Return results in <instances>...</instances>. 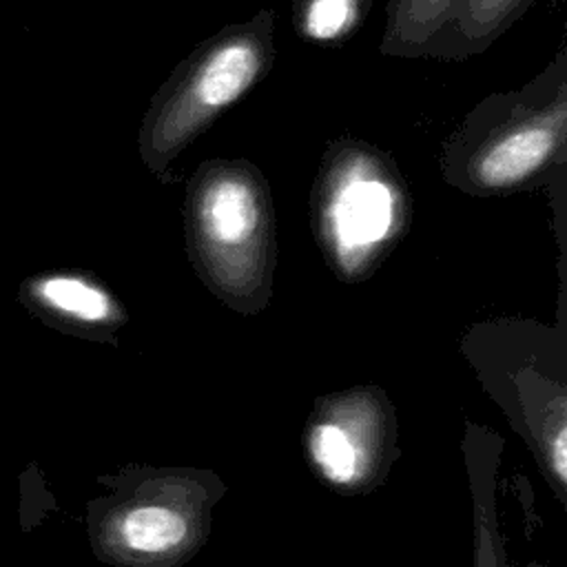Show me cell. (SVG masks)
Instances as JSON below:
<instances>
[{"instance_id": "cell-1", "label": "cell", "mask_w": 567, "mask_h": 567, "mask_svg": "<svg viewBox=\"0 0 567 567\" xmlns=\"http://www.w3.org/2000/svg\"><path fill=\"white\" fill-rule=\"evenodd\" d=\"M441 175L472 197L547 186L567 166V51L527 84L485 95L441 144Z\"/></svg>"}, {"instance_id": "cell-2", "label": "cell", "mask_w": 567, "mask_h": 567, "mask_svg": "<svg viewBox=\"0 0 567 567\" xmlns=\"http://www.w3.org/2000/svg\"><path fill=\"white\" fill-rule=\"evenodd\" d=\"M184 230L190 264L213 295L241 315L268 306L277 264L275 206L257 164L204 159L186 182Z\"/></svg>"}, {"instance_id": "cell-3", "label": "cell", "mask_w": 567, "mask_h": 567, "mask_svg": "<svg viewBox=\"0 0 567 567\" xmlns=\"http://www.w3.org/2000/svg\"><path fill=\"white\" fill-rule=\"evenodd\" d=\"M458 350L525 441L558 501L567 489V330L536 319L472 323Z\"/></svg>"}, {"instance_id": "cell-4", "label": "cell", "mask_w": 567, "mask_h": 567, "mask_svg": "<svg viewBox=\"0 0 567 567\" xmlns=\"http://www.w3.org/2000/svg\"><path fill=\"white\" fill-rule=\"evenodd\" d=\"M275 64V11L261 7L244 22L202 40L159 84L142 117L137 153L162 184L173 162L226 111L261 84Z\"/></svg>"}, {"instance_id": "cell-5", "label": "cell", "mask_w": 567, "mask_h": 567, "mask_svg": "<svg viewBox=\"0 0 567 567\" xmlns=\"http://www.w3.org/2000/svg\"><path fill=\"white\" fill-rule=\"evenodd\" d=\"M410 219V188L390 153L350 135L326 146L310 190V224L339 279L370 277L403 239Z\"/></svg>"}, {"instance_id": "cell-6", "label": "cell", "mask_w": 567, "mask_h": 567, "mask_svg": "<svg viewBox=\"0 0 567 567\" xmlns=\"http://www.w3.org/2000/svg\"><path fill=\"white\" fill-rule=\"evenodd\" d=\"M224 494L213 470L135 467L100 518V543L124 567H184L208 540Z\"/></svg>"}, {"instance_id": "cell-7", "label": "cell", "mask_w": 567, "mask_h": 567, "mask_svg": "<svg viewBox=\"0 0 567 567\" xmlns=\"http://www.w3.org/2000/svg\"><path fill=\"white\" fill-rule=\"evenodd\" d=\"M312 472L334 492L368 494L390 474L396 447V410L377 385L319 396L303 430Z\"/></svg>"}, {"instance_id": "cell-8", "label": "cell", "mask_w": 567, "mask_h": 567, "mask_svg": "<svg viewBox=\"0 0 567 567\" xmlns=\"http://www.w3.org/2000/svg\"><path fill=\"white\" fill-rule=\"evenodd\" d=\"M461 447L472 494V567H503L505 554L496 514V481L503 454V439L487 425L465 421Z\"/></svg>"}, {"instance_id": "cell-9", "label": "cell", "mask_w": 567, "mask_h": 567, "mask_svg": "<svg viewBox=\"0 0 567 567\" xmlns=\"http://www.w3.org/2000/svg\"><path fill=\"white\" fill-rule=\"evenodd\" d=\"M536 0H456L450 20L427 49L425 58L456 62L483 53Z\"/></svg>"}, {"instance_id": "cell-10", "label": "cell", "mask_w": 567, "mask_h": 567, "mask_svg": "<svg viewBox=\"0 0 567 567\" xmlns=\"http://www.w3.org/2000/svg\"><path fill=\"white\" fill-rule=\"evenodd\" d=\"M456 0H388L379 51L388 58H425Z\"/></svg>"}, {"instance_id": "cell-11", "label": "cell", "mask_w": 567, "mask_h": 567, "mask_svg": "<svg viewBox=\"0 0 567 567\" xmlns=\"http://www.w3.org/2000/svg\"><path fill=\"white\" fill-rule=\"evenodd\" d=\"M372 0H292V29L317 47L346 44L365 22Z\"/></svg>"}, {"instance_id": "cell-12", "label": "cell", "mask_w": 567, "mask_h": 567, "mask_svg": "<svg viewBox=\"0 0 567 567\" xmlns=\"http://www.w3.org/2000/svg\"><path fill=\"white\" fill-rule=\"evenodd\" d=\"M42 299L58 312L89 326H109L124 319L115 299L93 281L73 275H55L40 284Z\"/></svg>"}, {"instance_id": "cell-13", "label": "cell", "mask_w": 567, "mask_h": 567, "mask_svg": "<svg viewBox=\"0 0 567 567\" xmlns=\"http://www.w3.org/2000/svg\"><path fill=\"white\" fill-rule=\"evenodd\" d=\"M525 567H547V565H540V563H529V565H525Z\"/></svg>"}]
</instances>
